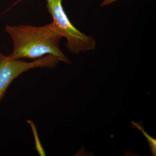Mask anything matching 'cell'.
<instances>
[{"mask_svg":"<svg viewBox=\"0 0 156 156\" xmlns=\"http://www.w3.org/2000/svg\"><path fill=\"white\" fill-rule=\"evenodd\" d=\"M47 9L53 18V24L62 36L67 40L66 47L73 53L95 49L96 42L92 36L83 33L75 27L62 5V0H46Z\"/></svg>","mask_w":156,"mask_h":156,"instance_id":"2","label":"cell"},{"mask_svg":"<svg viewBox=\"0 0 156 156\" xmlns=\"http://www.w3.org/2000/svg\"><path fill=\"white\" fill-rule=\"evenodd\" d=\"M119 0H104L103 2L101 4L100 6H105L111 5L112 3L115 2Z\"/></svg>","mask_w":156,"mask_h":156,"instance_id":"5","label":"cell"},{"mask_svg":"<svg viewBox=\"0 0 156 156\" xmlns=\"http://www.w3.org/2000/svg\"><path fill=\"white\" fill-rule=\"evenodd\" d=\"M5 30L13 42V51L8 55L10 58L34 60L52 55L58 57L60 61L70 64V60L59 48L62 37L53 22L41 27L7 25Z\"/></svg>","mask_w":156,"mask_h":156,"instance_id":"1","label":"cell"},{"mask_svg":"<svg viewBox=\"0 0 156 156\" xmlns=\"http://www.w3.org/2000/svg\"><path fill=\"white\" fill-rule=\"evenodd\" d=\"M133 125H134L136 128H138L139 130L142 131L144 135L145 136L146 138L147 139L149 144H150L151 147V151L153 155L156 156V140L152 138L151 136L149 135L148 134L143 130V128L141 126L138 125L137 123L133 122Z\"/></svg>","mask_w":156,"mask_h":156,"instance_id":"4","label":"cell"},{"mask_svg":"<svg viewBox=\"0 0 156 156\" xmlns=\"http://www.w3.org/2000/svg\"><path fill=\"white\" fill-rule=\"evenodd\" d=\"M60 62L57 56L48 55L31 62L13 59L0 52V102L11 83L23 73L37 68H52Z\"/></svg>","mask_w":156,"mask_h":156,"instance_id":"3","label":"cell"}]
</instances>
